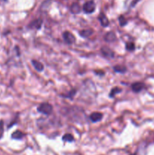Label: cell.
<instances>
[{
	"label": "cell",
	"mask_w": 154,
	"mask_h": 155,
	"mask_svg": "<svg viewBox=\"0 0 154 155\" xmlns=\"http://www.w3.org/2000/svg\"><path fill=\"white\" fill-rule=\"evenodd\" d=\"M37 110L41 114L49 115L51 114V112H52L53 107L51 104H49V103H47V102L42 103V104L38 107Z\"/></svg>",
	"instance_id": "6da1fadb"
},
{
	"label": "cell",
	"mask_w": 154,
	"mask_h": 155,
	"mask_svg": "<svg viewBox=\"0 0 154 155\" xmlns=\"http://www.w3.org/2000/svg\"><path fill=\"white\" fill-rule=\"evenodd\" d=\"M95 8H96V5H95V2L93 1H88L86 2L84 5H83V11H84L85 13L87 14H91L95 12Z\"/></svg>",
	"instance_id": "7a4b0ae2"
},
{
	"label": "cell",
	"mask_w": 154,
	"mask_h": 155,
	"mask_svg": "<svg viewBox=\"0 0 154 155\" xmlns=\"http://www.w3.org/2000/svg\"><path fill=\"white\" fill-rule=\"evenodd\" d=\"M63 38L64 39L65 42L67 44H72L75 41V37L74 36V35L69 31L63 32Z\"/></svg>",
	"instance_id": "3957f363"
},
{
	"label": "cell",
	"mask_w": 154,
	"mask_h": 155,
	"mask_svg": "<svg viewBox=\"0 0 154 155\" xmlns=\"http://www.w3.org/2000/svg\"><path fill=\"white\" fill-rule=\"evenodd\" d=\"M101 53H102L103 55H104V57L107 58H113L114 57V52H113L110 48H107V47H102L101 49Z\"/></svg>",
	"instance_id": "277c9868"
},
{
	"label": "cell",
	"mask_w": 154,
	"mask_h": 155,
	"mask_svg": "<svg viewBox=\"0 0 154 155\" xmlns=\"http://www.w3.org/2000/svg\"><path fill=\"white\" fill-rule=\"evenodd\" d=\"M98 19H99L101 26H103L104 27H107L110 24V21H109L108 18H107V16L104 13L100 14L99 17H98Z\"/></svg>",
	"instance_id": "5b68a950"
},
{
	"label": "cell",
	"mask_w": 154,
	"mask_h": 155,
	"mask_svg": "<svg viewBox=\"0 0 154 155\" xmlns=\"http://www.w3.org/2000/svg\"><path fill=\"white\" fill-rule=\"evenodd\" d=\"M143 88H144V84L140 82H137L131 85V89L134 92H140V91L143 90Z\"/></svg>",
	"instance_id": "8992f818"
},
{
	"label": "cell",
	"mask_w": 154,
	"mask_h": 155,
	"mask_svg": "<svg viewBox=\"0 0 154 155\" xmlns=\"http://www.w3.org/2000/svg\"><path fill=\"white\" fill-rule=\"evenodd\" d=\"M103 118V114L100 112H93L90 115V120L94 123L99 122Z\"/></svg>",
	"instance_id": "52a82bcc"
},
{
	"label": "cell",
	"mask_w": 154,
	"mask_h": 155,
	"mask_svg": "<svg viewBox=\"0 0 154 155\" xmlns=\"http://www.w3.org/2000/svg\"><path fill=\"white\" fill-rule=\"evenodd\" d=\"M104 39H105L106 42H114L116 40V36L113 32H108L104 36Z\"/></svg>",
	"instance_id": "ba28073f"
},
{
	"label": "cell",
	"mask_w": 154,
	"mask_h": 155,
	"mask_svg": "<svg viewBox=\"0 0 154 155\" xmlns=\"http://www.w3.org/2000/svg\"><path fill=\"white\" fill-rule=\"evenodd\" d=\"M42 21L41 19H37L35 20V21H32L31 24H30L29 27L30 28H36V29H40V27H42Z\"/></svg>",
	"instance_id": "9c48e42d"
},
{
	"label": "cell",
	"mask_w": 154,
	"mask_h": 155,
	"mask_svg": "<svg viewBox=\"0 0 154 155\" xmlns=\"http://www.w3.org/2000/svg\"><path fill=\"white\" fill-rule=\"evenodd\" d=\"M32 64H33V67H34L36 71L41 72V71H42L44 70V65L40 61H39L33 60L32 61Z\"/></svg>",
	"instance_id": "30bf717a"
},
{
	"label": "cell",
	"mask_w": 154,
	"mask_h": 155,
	"mask_svg": "<svg viewBox=\"0 0 154 155\" xmlns=\"http://www.w3.org/2000/svg\"><path fill=\"white\" fill-rule=\"evenodd\" d=\"M92 33H93V30L91 29H85V30H83L79 32L80 36L84 38L88 37L91 35H92Z\"/></svg>",
	"instance_id": "8fae6325"
},
{
	"label": "cell",
	"mask_w": 154,
	"mask_h": 155,
	"mask_svg": "<svg viewBox=\"0 0 154 155\" xmlns=\"http://www.w3.org/2000/svg\"><path fill=\"white\" fill-rule=\"evenodd\" d=\"M70 11L72 14H79L81 12V7L78 3H73L71 5Z\"/></svg>",
	"instance_id": "7c38bea8"
},
{
	"label": "cell",
	"mask_w": 154,
	"mask_h": 155,
	"mask_svg": "<svg viewBox=\"0 0 154 155\" xmlns=\"http://www.w3.org/2000/svg\"><path fill=\"white\" fill-rule=\"evenodd\" d=\"M113 70L115 72L120 73V74H124L126 72V68L123 65H116V66L113 67Z\"/></svg>",
	"instance_id": "4fadbf2b"
},
{
	"label": "cell",
	"mask_w": 154,
	"mask_h": 155,
	"mask_svg": "<svg viewBox=\"0 0 154 155\" xmlns=\"http://www.w3.org/2000/svg\"><path fill=\"white\" fill-rule=\"evenodd\" d=\"M24 133L20 130H17V131L14 132L11 135V138L14 139H21L24 137Z\"/></svg>",
	"instance_id": "5bb4252c"
},
{
	"label": "cell",
	"mask_w": 154,
	"mask_h": 155,
	"mask_svg": "<svg viewBox=\"0 0 154 155\" xmlns=\"http://www.w3.org/2000/svg\"><path fill=\"white\" fill-rule=\"evenodd\" d=\"M62 139H63V141H65V142H73L74 141V137L72 136V135L67 133V134H65L64 136H63Z\"/></svg>",
	"instance_id": "9a60e30c"
},
{
	"label": "cell",
	"mask_w": 154,
	"mask_h": 155,
	"mask_svg": "<svg viewBox=\"0 0 154 155\" xmlns=\"http://www.w3.org/2000/svg\"><path fill=\"white\" fill-rule=\"evenodd\" d=\"M121 91H122V89L119 87L113 88L111 90V92H110V98H113V97H114L115 95H116V94L119 93V92H120Z\"/></svg>",
	"instance_id": "2e32d148"
},
{
	"label": "cell",
	"mask_w": 154,
	"mask_h": 155,
	"mask_svg": "<svg viewBox=\"0 0 154 155\" xmlns=\"http://www.w3.org/2000/svg\"><path fill=\"white\" fill-rule=\"evenodd\" d=\"M126 49L128 50V51H134V49H135V45H134V42H127L126 43Z\"/></svg>",
	"instance_id": "e0dca14e"
},
{
	"label": "cell",
	"mask_w": 154,
	"mask_h": 155,
	"mask_svg": "<svg viewBox=\"0 0 154 155\" xmlns=\"http://www.w3.org/2000/svg\"><path fill=\"white\" fill-rule=\"evenodd\" d=\"M119 24H120L122 27H123V26H125V24H127V21L125 19V18H124L123 16H120L119 18Z\"/></svg>",
	"instance_id": "ac0fdd59"
},
{
	"label": "cell",
	"mask_w": 154,
	"mask_h": 155,
	"mask_svg": "<svg viewBox=\"0 0 154 155\" xmlns=\"http://www.w3.org/2000/svg\"><path fill=\"white\" fill-rule=\"evenodd\" d=\"M4 133V123L3 121H0V139L2 138Z\"/></svg>",
	"instance_id": "d6986e66"
},
{
	"label": "cell",
	"mask_w": 154,
	"mask_h": 155,
	"mask_svg": "<svg viewBox=\"0 0 154 155\" xmlns=\"http://www.w3.org/2000/svg\"><path fill=\"white\" fill-rule=\"evenodd\" d=\"M138 1H139V0H134V1H133V2H132V6H134V5H135L136 3H137Z\"/></svg>",
	"instance_id": "ffe728a7"
},
{
	"label": "cell",
	"mask_w": 154,
	"mask_h": 155,
	"mask_svg": "<svg viewBox=\"0 0 154 155\" xmlns=\"http://www.w3.org/2000/svg\"><path fill=\"white\" fill-rule=\"evenodd\" d=\"M95 73H96V74H98V75H104V72H100V73L95 72Z\"/></svg>",
	"instance_id": "44dd1931"
}]
</instances>
